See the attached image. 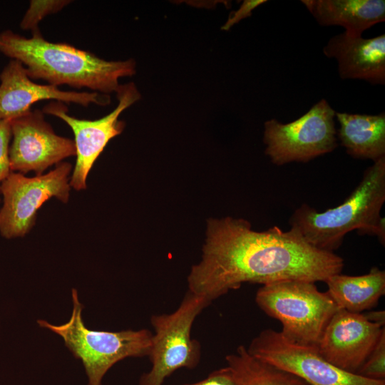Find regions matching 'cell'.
I'll return each instance as SVG.
<instances>
[{
  "label": "cell",
  "mask_w": 385,
  "mask_h": 385,
  "mask_svg": "<svg viewBox=\"0 0 385 385\" xmlns=\"http://www.w3.org/2000/svg\"><path fill=\"white\" fill-rule=\"evenodd\" d=\"M211 302L207 297L188 290L174 312L152 315L154 334L148 355L151 368L140 376L138 385H163L176 370L198 365L200 345L191 337V329L196 317Z\"/></svg>",
  "instance_id": "obj_6"
},
{
  "label": "cell",
  "mask_w": 385,
  "mask_h": 385,
  "mask_svg": "<svg viewBox=\"0 0 385 385\" xmlns=\"http://www.w3.org/2000/svg\"><path fill=\"white\" fill-rule=\"evenodd\" d=\"M385 202V157L367 168L359 184L339 205L318 212L302 204L291 215V228L311 245L332 252L344 236L356 230L360 235H375L385 242V222L381 210Z\"/></svg>",
  "instance_id": "obj_3"
},
{
  "label": "cell",
  "mask_w": 385,
  "mask_h": 385,
  "mask_svg": "<svg viewBox=\"0 0 385 385\" xmlns=\"http://www.w3.org/2000/svg\"><path fill=\"white\" fill-rule=\"evenodd\" d=\"M364 316L370 322L384 326L385 313L384 311H371L362 313Z\"/></svg>",
  "instance_id": "obj_24"
},
{
  "label": "cell",
  "mask_w": 385,
  "mask_h": 385,
  "mask_svg": "<svg viewBox=\"0 0 385 385\" xmlns=\"http://www.w3.org/2000/svg\"><path fill=\"white\" fill-rule=\"evenodd\" d=\"M247 351L254 356L302 379L308 385H385L342 370L325 359L317 346L297 344L272 329L261 331Z\"/></svg>",
  "instance_id": "obj_9"
},
{
  "label": "cell",
  "mask_w": 385,
  "mask_h": 385,
  "mask_svg": "<svg viewBox=\"0 0 385 385\" xmlns=\"http://www.w3.org/2000/svg\"><path fill=\"white\" fill-rule=\"evenodd\" d=\"M71 168L69 163L62 162L49 173L33 178L11 172L0 185L4 198L0 210L1 236H24L34 226L38 209L51 197L67 202Z\"/></svg>",
  "instance_id": "obj_8"
},
{
  "label": "cell",
  "mask_w": 385,
  "mask_h": 385,
  "mask_svg": "<svg viewBox=\"0 0 385 385\" xmlns=\"http://www.w3.org/2000/svg\"><path fill=\"white\" fill-rule=\"evenodd\" d=\"M71 1L68 0H32L26 11L20 27L24 30H31L33 33L39 31V22L46 16L60 11Z\"/></svg>",
  "instance_id": "obj_19"
},
{
  "label": "cell",
  "mask_w": 385,
  "mask_h": 385,
  "mask_svg": "<svg viewBox=\"0 0 385 385\" xmlns=\"http://www.w3.org/2000/svg\"><path fill=\"white\" fill-rule=\"evenodd\" d=\"M225 361L239 385H308L297 376L254 356L243 345L227 355Z\"/></svg>",
  "instance_id": "obj_18"
},
{
  "label": "cell",
  "mask_w": 385,
  "mask_h": 385,
  "mask_svg": "<svg viewBox=\"0 0 385 385\" xmlns=\"http://www.w3.org/2000/svg\"><path fill=\"white\" fill-rule=\"evenodd\" d=\"M180 385H239L238 382L232 371L225 366L213 371L205 379L192 384H185Z\"/></svg>",
  "instance_id": "obj_22"
},
{
  "label": "cell",
  "mask_w": 385,
  "mask_h": 385,
  "mask_svg": "<svg viewBox=\"0 0 385 385\" xmlns=\"http://www.w3.org/2000/svg\"><path fill=\"white\" fill-rule=\"evenodd\" d=\"M343 267L342 257L311 245L295 230L274 226L258 232L245 220L227 217L208 221L202 259L188 277V291L212 302L244 282H325Z\"/></svg>",
  "instance_id": "obj_1"
},
{
  "label": "cell",
  "mask_w": 385,
  "mask_h": 385,
  "mask_svg": "<svg viewBox=\"0 0 385 385\" xmlns=\"http://www.w3.org/2000/svg\"><path fill=\"white\" fill-rule=\"evenodd\" d=\"M323 52L337 60L341 78L384 84L385 34L364 38L344 32L332 37Z\"/></svg>",
  "instance_id": "obj_14"
},
{
  "label": "cell",
  "mask_w": 385,
  "mask_h": 385,
  "mask_svg": "<svg viewBox=\"0 0 385 385\" xmlns=\"http://www.w3.org/2000/svg\"><path fill=\"white\" fill-rule=\"evenodd\" d=\"M384 330V326L369 321L362 313L339 309L327 324L317 348L333 365L356 374Z\"/></svg>",
  "instance_id": "obj_12"
},
{
  "label": "cell",
  "mask_w": 385,
  "mask_h": 385,
  "mask_svg": "<svg viewBox=\"0 0 385 385\" xmlns=\"http://www.w3.org/2000/svg\"><path fill=\"white\" fill-rule=\"evenodd\" d=\"M337 134L346 153L373 162L385 157V113L350 114L336 112Z\"/></svg>",
  "instance_id": "obj_16"
},
{
  "label": "cell",
  "mask_w": 385,
  "mask_h": 385,
  "mask_svg": "<svg viewBox=\"0 0 385 385\" xmlns=\"http://www.w3.org/2000/svg\"><path fill=\"white\" fill-rule=\"evenodd\" d=\"M11 138V121L0 119V185L11 173L9 162Z\"/></svg>",
  "instance_id": "obj_21"
},
{
  "label": "cell",
  "mask_w": 385,
  "mask_h": 385,
  "mask_svg": "<svg viewBox=\"0 0 385 385\" xmlns=\"http://www.w3.org/2000/svg\"><path fill=\"white\" fill-rule=\"evenodd\" d=\"M324 282L337 308L353 313L371 309L385 294V272L377 267L360 276L336 274Z\"/></svg>",
  "instance_id": "obj_17"
},
{
  "label": "cell",
  "mask_w": 385,
  "mask_h": 385,
  "mask_svg": "<svg viewBox=\"0 0 385 385\" xmlns=\"http://www.w3.org/2000/svg\"><path fill=\"white\" fill-rule=\"evenodd\" d=\"M44 100L73 103L85 107L91 103L106 106L111 102L107 94L62 91L55 86L34 83L24 66L11 59L0 73V119L11 120L30 111L34 103Z\"/></svg>",
  "instance_id": "obj_13"
},
{
  "label": "cell",
  "mask_w": 385,
  "mask_h": 385,
  "mask_svg": "<svg viewBox=\"0 0 385 385\" xmlns=\"http://www.w3.org/2000/svg\"><path fill=\"white\" fill-rule=\"evenodd\" d=\"M301 2L324 26H340L345 33L361 36L366 29L385 21L384 0H302Z\"/></svg>",
  "instance_id": "obj_15"
},
{
  "label": "cell",
  "mask_w": 385,
  "mask_h": 385,
  "mask_svg": "<svg viewBox=\"0 0 385 385\" xmlns=\"http://www.w3.org/2000/svg\"><path fill=\"white\" fill-rule=\"evenodd\" d=\"M267 2L266 0H245L240 8L232 12L225 24L222 26V30L228 31L235 24L242 19L252 15V11L260 5Z\"/></svg>",
  "instance_id": "obj_23"
},
{
  "label": "cell",
  "mask_w": 385,
  "mask_h": 385,
  "mask_svg": "<svg viewBox=\"0 0 385 385\" xmlns=\"http://www.w3.org/2000/svg\"><path fill=\"white\" fill-rule=\"evenodd\" d=\"M72 301L73 311L67 322L54 325L38 319L37 323L59 335L73 356L82 361L88 378L87 385H102L106 374L120 360L148 356L153 336L148 329L120 332L89 329L83 323V306L75 289H72Z\"/></svg>",
  "instance_id": "obj_4"
},
{
  "label": "cell",
  "mask_w": 385,
  "mask_h": 385,
  "mask_svg": "<svg viewBox=\"0 0 385 385\" xmlns=\"http://www.w3.org/2000/svg\"><path fill=\"white\" fill-rule=\"evenodd\" d=\"M363 377L384 380L385 379V330L381 334L371 352L356 372Z\"/></svg>",
  "instance_id": "obj_20"
},
{
  "label": "cell",
  "mask_w": 385,
  "mask_h": 385,
  "mask_svg": "<svg viewBox=\"0 0 385 385\" xmlns=\"http://www.w3.org/2000/svg\"><path fill=\"white\" fill-rule=\"evenodd\" d=\"M10 121L11 172L34 171L39 175L48 167L76 155L74 141L56 134L43 111L31 110Z\"/></svg>",
  "instance_id": "obj_11"
},
{
  "label": "cell",
  "mask_w": 385,
  "mask_h": 385,
  "mask_svg": "<svg viewBox=\"0 0 385 385\" xmlns=\"http://www.w3.org/2000/svg\"><path fill=\"white\" fill-rule=\"evenodd\" d=\"M118 103L115 108L104 117L94 120H82L68 114L62 102H52L43 112L55 115L72 129L74 135L76 161L70 180V186L77 190L86 188L88 175L94 163L109 140L119 135L125 123L118 119L126 108L140 98V93L133 82L119 85L116 91Z\"/></svg>",
  "instance_id": "obj_10"
},
{
  "label": "cell",
  "mask_w": 385,
  "mask_h": 385,
  "mask_svg": "<svg viewBox=\"0 0 385 385\" xmlns=\"http://www.w3.org/2000/svg\"><path fill=\"white\" fill-rule=\"evenodd\" d=\"M335 113L327 101L322 99L292 122L267 120L263 135L265 154L273 164L282 165L307 163L332 152L337 147Z\"/></svg>",
  "instance_id": "obj_7"
},
{
  "label": "cell",
  "mask_w": 385,
  "mask_h": 385,
  "mask_svg": "<svg viewBox=\"0 0 385 385\" xmlns=\"http://www.w3.org/2000/svg\"><path fill=\"white\" fill-rule=\"evenodd\" d=\"M257 306L282 324L288 340L317 346L333 314L339 309L327 292L314 282L287 279L262 285L256 293Z\"/></svg>",
  "instance_id": "obj_5"
},
{
  "label": "cell",
  "mask_w": 385,
  "mask_h": 385,
  "mask_svg": "<svg viewBox=\"0 0 385 385\" xmlns=\"http://www.w3.org/2000/svg\"><path fill=\"white\" fill-rule=\"evenodd\" d=\"M0 52L21 62L31 79L57 87L68 85L108 95L116 91L120 78L135 73L133 59L106 61L65 43L48 41L40 31L31 38L11 30L1 31Z\"/></svg>",
  "instance_id": "obj_2"
}]
</instances>
